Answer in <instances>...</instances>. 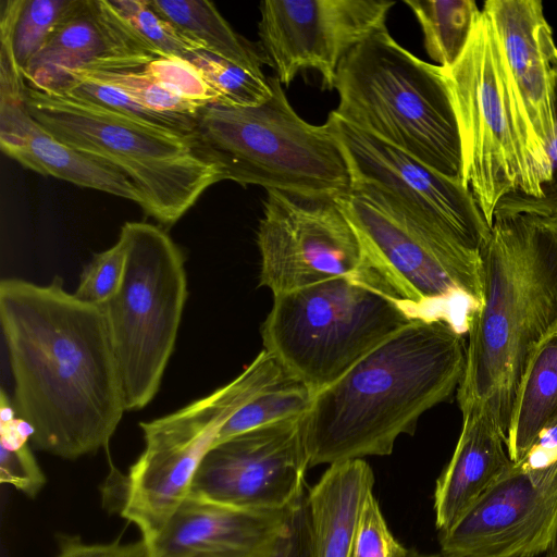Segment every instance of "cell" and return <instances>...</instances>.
<instances>
[{
	"label": "cell",
	"mask_w": 557,
	"mask_h": 557,
	"mask_svg": "<svg viewBox=\"0 0 557 557\" xmlns=\"http://www.w3.org/2000/svg\"><path fill=\"white\" fill-rule=\"evenodd\" d=\"M0 320L13 405L34 447L67 460L107 448L126 409L102 308L70 294L60 276L47 285L7 278Z\"/></svg>",
	"instance_id": "1"
},
{
	"label": "cell",
	"mask_w": 557,
	"mask_h": 557,
	"mask_svg": "<svg viewBox=\"0 0 557 557\" xmlns=\"http://www.w3.org/2000/svg\"><path fill=\"white\" fill-rule=\"evenodd\" d=\"M481 260L483 298L469 319L457 400L462 416H485L507 443L528 361L557 326V219L494 216Z\"/></svg>",
	"instance_id": "2"
},
{
	"label": "cell",
	"mask_w": 557,
	"mask_h": 557,
	"mask_svg": "<svg viewBox=\"0 0 557 557\" xmlns=\"http://www.w3.org/2000/svg\"><path fill=\"white\" fill-rule=\"evenodd\" d=\"M463 334L443 320L417 319L318 393L305 416L309 468L391 455L401 434L458 389Z\"/></svg>",
	"instance_id": "3"
},
{
	"label": "cell",
	"mask_w": 557,
	"mask_h": 557,
	"mask_svg": "<svg viewBox=\"0 0 557 557\" xmlns=\"http://www.w3.org/2000/svg\"><path fill=\"white\" fill-rule=\"evenodd\" d=\"M334 89L337 116L462 181L459 127L443 69L409 52L387 28L342 60Z\"/></svg>",
	"instance_id": "4"
},
{
	"label": "cell",
	"mask_w": 557,
	"mask_h": 557,
	"mask_svg": "<svg viewBox=\"0 0 557 557\" xmlns=\"http://www.w3.org/2000/svg\"><path fill=\"white\" fill-rule=\"evenodd\" d=\"M417 320L379 275L341 276L273 295L263 349L313 396Z\"/></svg>",
	"instance_id": "5"
},
{
	"label": "cell",
	"mask_w": 557,
	"mask_h": 557,
	"mask_svg": "<svg viewBox=\"0 0 557 557\" xmlns=\"http://www.w3.org/2000/svg\"><path fill=\"white\" fill-rule=\"evenodd\" d=\"M335 199L370 267L416 319L443 320L465 334L483 298L481 250L371 186Z\"/></svg>",
	"instance_id": "6"
},
{
	"label": "cell",
	"mask_w": 557,
	"mask_h": 557,
	"mask_svg": "<svg viewBox=\"0 0 557 557\" xmlns=\"http://www.w3.org/2000/svg\"><path fill=\"white\" fill-rule=\"evenodd\" d=\"M25 107L59 140L120 171L141 196V209L163 225L176 223L208 187L224 180L196 137L29 86Z\"/></svg>",
	"instance_id": "7"
},
{
	"label": "cell",
	"mask_w": 557,
	"mask_h": 557,
	"mask_svg": "<svg viewBox=\"0 0 557 557\" xmlns=\"http://www.w3.org/2000/svg\"><path fill=\"white\" fill-rule=\"evenodd\" d=\"M256 107L208 103L196 113V138L224 180L296 196L337 198L351 189L350 172L330 125L310 124L288 102L276 76Z\"/></svg>",
	"instance_id": "8"
},
{
	"label": "cell",
	"mask_w": 557,
	"mask_h": 557,
	"mask_svg": "<svg viewBox=\"0 0 557 557\" xmlns=\"http://www.w3.org/2000/svg\"><path fill=\"white\" fill-rule=\"evenodd\" d=\"M119 238L127 250L124 277L101 308L127 411L146 407L157 395L188 292L184 256L163 228L126 222Z\"/></svg>",
	"instance_id": "9"
},
{
	"label": "cell",
	"mask_w": 557,
	"mask_h": 557,
	"mask_svg": "<svg viewBox=\"0 0 557 557\" xmlns=\"http://www.w3.org/2000/svg\"><path fill=\"white\" fill-rule=\"evenodd\" d=\"M287 375L264 349L233 381L161 418L143 421L145 447L124 479L121 515L141 537L156 533L190 494L198 468L224 423Z\"/></svg>",
	"instance_id": "10"
},
{
	"label": "cell",
	"mask_w": 557,
	"mask_h": 557,
	"mask_svg": "<svg viewBox=\"0 0 557 557\" xmlns=\"http://www.w3.org/2000/svg\"><path fill=\"white\" fill-rule=\"evenodd\" d=\"M443 73L459 127L462 182L492 226L499 201L519 188L522 160L497 44L483 11L463 53Z\"/></svg>",
	"instance_id": "11"
},
{
	"label": "cell",
	"mask_w": 557,
	"mask_h": 557,
	"mask_svg": "<svg viewBox=\"0 0 557 557\" xmlns=\"http://www.w3.org/2000/svg\"><path fill=\"white\" fill-rule=\"evenodd\" d=\"M257 244L259 286L273 295L341 276L379 275L335 198L267 190Z\"/></svg>",
	"instance_id": "12"
},
{
	"label": "cell",
	"mask_w": 557,
	"mask_h": 557,
	"mask_svg": "<svg viewBox=\"0 0 557 557\" xmlns=\"http://www.w3.org/2000/svg\"><path fill=\"white\" fill-rule=\"evenodd\" d=\"M507 98L521 149L518 191L537 197L554 139L552 54L557 48L540 0H487Z\"/></svg>",
	"instance_id": "13"
},
{
	"label": "cell",
	"mask_w": 557,
	"mask_h": 557,
	"mask_svg": "<svg viewBox=\"0 0 557 557\" xmlns=\"http://www.w3.org/2000/svg\"><path fill=\"white\" fill-rule=\"evenodd\" d=\"M395 1L265 0L258 34L265 62L282 86L313 70L332 90L342 60L359 44L385 29Z\"/></svg>",
	"instance_id": "14"
},
{
	"label": "cell",
	"mask_w": 557,
	"mask_h": 557,
	"mask_svg": "<svg viewBox=\"0 0 557 557\" xmlns=\"http://www.w3.org/2000/svg\"><path fill=\"white\" fill-rule=\"evenodd\" d=\"M306 413L215 443L198 468L190 494L258 511L294 507L306 494Z\"/></svg>",
	"instance_id": "15"
},
{
	"label": "cell",
	"mask_w": 557,
	"mask_h": 557,
	"mask_svg": "<svg viewBox=\"0 0 557 557\" xmlns=\"http://www.w3.org/2000/svg\"><path fill=\"white\" fill-rule=\"evenodd\" d=\"M326 122L346 159L351 187L376 188L410 212L481 250L491 225L462 181L442 175L333 111Z\"/></svg>",
	"instance_id": "16"
},
{
	"label": "cell",
	"mask_w": 557,
	"mask_h": 557,
	"mask_svg": "<svg viewBox=\"0 0 557 557\" xmlns=\"http://www.w3.org/2000/svg\"><path fill=\"white\" fill-rule=\"evenodd\" d=\"M448 557H535L557 543V461L511 468L438 534Z\"/></svg>",
	"instance_id": "17"
},
{
	"label": "cell",
	"mask_w": 557,
	"mask_h": 557,
	"mask_svg": "<svg viewBox=\"0 0 557 557\" xmlns=\"http://www.w3.org/2000/svg\"><path fill=\"white\" fill-rule=\"evenodd\" d=\"M292 509L250 510L189 494L156 533L143 539L150 557H267Z\"/></svg>",
	"instance_id": "18"
},
{
	"label": "cell",
	"mask_w": 557,
	"mask_h": 557,
	"mask_svg": "<svg viewBox=\"0 0 557 557\" xmlns=\"http://www.w3.org/2000/svg\"><path fill=\"white\" fill-rule=\"evenodd\" d=\"M153 58L131 39L102 0H82L22 74L27 86L55 91L70 73L138 70Z\"/></svg>",
	"instance_id": "19"
},
{
	"label": "cell",
	"mask_w": 557,
	"mask_h": 557,
	"mask_svg": "<svg viewBox=\"0 0 557 557\" xmlns=\"http://www.w3.org/2000/svg\"><path fill=\"white\" fill-rule=\"evenodd\" d=\"M25 97H0V147L8 157L42 175L141 206V196L120 171L78 152L39 125L28 113Z\"/></svg>",
	"instance_id": "20"
},
{
	"label": "cell",
	"mask_w": 557,
	"mask_h": 557,
	"mask_svg": "<svg viewBox=\"0 0 557 557\" xmlns=\"http://www.w3.org/2000/svg\"><path fill=\"white\" fill-rule=\"evenodd\" d=\"M512 466L507 443L496 425L481 413L462 416L454 454L434 491L435 527H451Z\"/></svg>",
	"instance_id": "21"
},
{
	"label": "cell",
	"mask_w": 557,
	"mask_h": 557,
	"mask_svg": "<svg viewBox=\"0 0 557 557\" xmlns=\"http://www.w3.org/2000/svg\"><path fill=\"white\" fill-rule=\"evenodd\" d=\"M374 474L364 459L330 465L309 488L307 503L311 528L312 557H351Z\"/></svg>",
	"instance_id": "22"
},
{
	"label": "cell",
	"mask_w": 557,
	"mask_h": 557,
	"mask_svg": "<svg viewBox=\"0 0 557 557\" xmlns=\"http://www.w3.org/2000/svg\"><path fill=\"white\" fill-rule=\"evenodd\" d=\"M557 420V326L534 348L522 375L507 435L513 463Z\"/></svg>",
	"instance_id": "23"
},
{
	"label": "cell",
	"mask_w": 557,
	"mask_h": 557,
	"mask_svg": "<svg viewBox=\"0 0 557 557\" xmlns=\"http://www.w3.org/2000/svg\"><path fill=\"white\" fill-rule=\"evenodd\" d=\"M151 8L198 49L221 57L260 77L262 51L238 35L206 0H148Z\"/></svg>",
	"instance_id": "24"
},
{
	"label": "cell",
	"mask_w": 557,
	"mask_h": 557,
	"mask_svg": "<svg viewBox=\"0 0 557 557\" xmlns=\"http://www.w3.org/2000/svg\"><path fill=\"white\" fill-rule=\"evenodd\" d=\"M419 22L428 55L441 67L463 53L482 10L473 0H405Z\"/></svg>",
	"instance_id": "25"
},
{
	"label": "cell",
	"mask_w": 557,
	"mask_h": 557,
	"mask_svg": "<svg viewBox=\"0 0 557 557\" xmlns=\"http://www.w3.org/2000/svg\"><path fill=\"white\" fill-rule=\"evenodd\" d=\"M54 92L65 94L158 129L196 137V115L150 110L119 88L95 78L72 75Z\"/></svg>",
	"instance_id": "26"
},
{
	"label": "cell",
	"mask_w": 557,
	"mask_h": 557,
	"mask_svg": "<svg viewBox=\"0 0 557 557\" xmlns=\"http://www.w3.org/2000/svg\"><path fill=\"white\" fill-rule=\"evenodd\" d=\"M115 21L146 53L184 57L198 49L159 15L148 0H103Z\"/></svg>",
	"instance_id": "27"
},
{
	"label": "cell",
	"mask_w": 557,
	"mask_h": 557,
	"mask_svg": "<svg viewBox=\"0 0 557 557\" xmlns=\"http://www.w3.org/2000/svg\"><path fill=\"white\" fill-rule=\"evenodd\" d=\"M314 396L300 383L287 379L240 407L222 426L215 443L234 435L306 413Z\"/></svg>",
	"instance_id": "28"
},
{
	"label": "cell",
	"mask_w": 557,
	"mask_h": 557,
	"mask_svg": "<svg viewBox=\"0 0 557 557\" xmlns=\"http://www.w3.org/2000/svg\"><path fill=\"white\" fill-rule=\"evenodd\" d=\"M82 0H12V49L21 71Z\"/></svg>",
	"instance_id": "29"
},
{
	"label": "cell",
	"mask_w": 557,
	"mask_h": 557,
	"mask_svg": "<svg viewBox=\"0 0 557 557\" xmlns=\"http://www.w3.org/2000/svg\"><path fill=\"white\" fill-rule=\"evenodd\" d=\"M202 74L207 83L218 92L219 104L236 108L256 107L272 95L265 77L234 64L203 49H195L184 55Z\"/></svg>",
	"instance_id": "30"
},
{
	"label": "cell",
	"mask_w": 557,
	"mask_h": 557,
	"mask_svg": "<svg viewBox=\"0 0 557 557\" xmlns=\"http://www.w3.org/2000/svg\"><path fill=\"white\" fill-rule=\"evenodd\" d=\"M32 435L33 428L22 418L1 423L0 480L28 497H36L46 476L29 447Z\"/></svg>",
	"instance_id": "31"
},
{
	"label": "cell",
	"mask_w": 557,
	"mask_h": 557,
	"mask_svg": "<svg viewBox=\"0 0 557 557\" xmlns=\"http://www.w3.org/2000/svg\"><path fill=\"white\" fill-rule=\"evenodd\" d=\"M72 75L90 77L110 84L141 106L158 112L196 115L199 108L203 107L173 94L146 76L139 69L125 71H77L70 73L65 82Z\"/></svg>",
	"instance_id": "32"
},
{
	"label": "cell",
	"mask_w": 557,
	"mask_h": 557,
	"mask_svg": "<svg viewBox=\"0 0 557 557\" xmlns=\"http://www.w3.org/2000/svg\"><path fill=\"white\" fill-rule=\"evenodd\" d=\"M146 76L173 94L197 103H219L218 92L199 70L183 57H157L139 69Z\"/></svg>",
	"instance_id": "33"
},
{
	"label": "cell",
	"mask_w": 557,
	"mask_h": 557,
	"mask_svg": "<svg viewBox=\"0 0 557 557\" xmlns=\"http://www.w3.org/2000/svg\"><path fill=\"white\" fill-rule=\"evenodd\" d=\"M126 258V246L121 238L109 249L96 253L84 268L74 295L85 302L103 306L122 284Z\"/></svg>",
	"instance_id": "34"
},
{
	"label": "cell",
	"mask_w": 557,
	"mask_h": 557,
	"mask_svg": "<svg viewBox=\"0 0 557 557\" xmlns=\"http://www.w3.org/2000/svg\"><path fill=\"white\" fill-rule=\"evenodd\" d=\"M554 139L548 150V178L541 186L537 197L518 191L506 195L497 205L494 216L511 213H531L557 219V48L552 54Z\"/></svg>",
	"instance_id": "35"
},
{
	"label": "cell",
	"mask_w": 557,
	"mask_h": 557,
	"mask_svg": "<svg viewBox=\"0 0 557 557\" xmlns=\"http://www.w3.org/2000/svg\"><path fill=\"white\" fill-rule=\"evenodd\" d=\"M410 553L392 534L371 493L362 509L351 557H409Z\"/></svg>",
	"instance_id": "36"
},
{
	"label": "cell",
	"mask_w": 557,
	"mask_h": 557,
	"mask_svg": "<svg viewBox=\"0 0 557 557\" xmlns=\"http://www.w3.org/2000/svg\"><path fill=\"white\" fill-rule=\"evenodd\" d=\"M267 557H312L307 493L293 507L283 532Z\"/></svg>",
	"instance_id": "37"
},
{
	"label": "cell",
	"mask_w": 557,
	"mask_h": 557,
	"mask_svg": "<svg viewBox=\"0 0 557 557\" xmlns=\"http://www.w3.org/2000/svg\"><path fill=\"white\" fill-rule=\"evenodd\" d=\"M55 557H150L141 537L131 543H85L77 536H62Z\"/></svg>",
	"instance_id": "38"
},
{
	"label": "cell",
	"mask_w": 557,
	"mask_h": 557,
	"mask_svg": "<svg viewBox=\"0 0 557 557\" xmlns=\"http://www.w3.org/2000/svg\"><path fill=\"white\" fill-rule=\"evenodd\" d=\"M557 461V420L537 437L525 456L515 465L524 470L546 468Z\"/></svg>",
	"instance_id": "39"
},
{
	"label": "cell",
	"mask_w": 557,
	"mask_h": 557,
	"mask_svg": "<svg viewBox=\"0 0 557 557\" xmlns=\"http://www.w3.org/2000/svg\"><path fill=\"white\" fill-rule=\"evenodd\" d=\"M15 413L14 405L11 404V400L7 396L5 392L1 389L0 393V422H8L13 419Z\"/></svg>",
	"instance_id": "40"
},
{
	"label": "cell",
	"mask_w": 557,
	"mask_h": 557,
	"mask_svg": "<svg viewBox=\"0 0 557 557\" xmlns=\"http://www.w3.org/2000/svg\"><path fill=\"white\" fill-rule=\"evenodd\" d=\"M409 557H448V556H446L442 553H440V554H419V553L411 550Z\"/></svg>",
	"instance_id": "41"
},
{
	"label": "cell",
	"mask_w": 557,
	"mask_h": 557,
	"mask_svg": "<svg viewBox=\"0 0 557 557\" xmlns=\"http://www.w3.org/2000/svg\"><path fill=\"white\" fill-rule=\"evenodd\" d=\"M548 557H557V543L555 546L548 552Z\"/></svg>",
	"instance_id": "42"
}]
</instances>
